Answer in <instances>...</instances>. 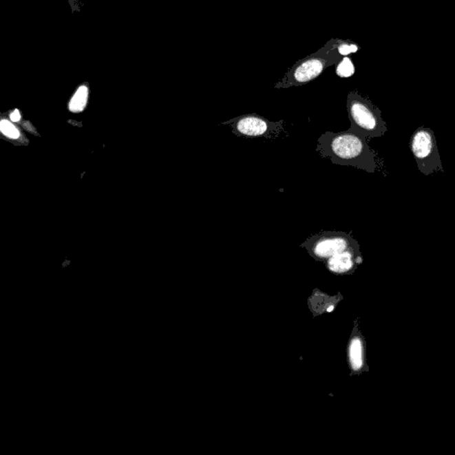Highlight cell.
<instances>
[{"label":"cell","instance_id":"obj_7","mask_svg":"<svg viewBox=\"0 0 455 455\" xmlns=\"http://www.w3.org/2000/svg\"><path fill=\"white\" fill-rule=\"evenodd\" d=\"M363 258L359 247H352L346 251L337 253L328 260V268L332 273L344 274L350 273L357 265L361 264Z\"/></svg>","mask_w":455,"mask_h":455},{"label":"cell","instance_id":"obj_2","mask_svg":"<svg viewBox=\"0 0 455 455\" xmlns=\"http://www.w3.org/2000/svg\"><path fill=\"white\" fill-rule=\"evenodd\" d=\"M335 42V39H332L315 53L298 61L285 77L275 85V88L301 87L315 81L328 67L337 65L343 56L339 54Z\"/></svg>","mask_w":455,"mask_h":455},{"label":"cell","instance_id":"obj_12","mask_svg":"<svg viewBox=\"0 0 455 455\" xmlns=\"http://www.w3.org/2000/svg\"><path fill=\"white\" fill-rule=\"evenodd\" d=\"M0 130L6 136L10 137L12 139H17L20 136L19 131L8 120H2L0 123Z\"/></svg>","mask_w":455,"mask_h":455},{"label":"cell","instance_id":"obj_13","mask_svg":"<svg viewBox=\"0 0 455 455\" xmlns=\"http://www.w3.org/2000/svg\"><path fill=\"white\" fill-rule=\"evenodd\" d=\"M10 118H11V120L13 121V122L19 121L20 118H21V115H20L19 111H18V109H14V112L11 113Z\"/></svg>","mask_w":455,"mask_h":455},{"label":"cell","instance_id":"obj_6","mask_svg":"<svg viewBox=\"0 0 455 455\" xmlns=\"http://www.w3.org/2000/svg\"><path fill=\"white\" fill-rule=\"evenodd\" d=\"M301 246L306 247L314 258L324 261L337 253L346 251L352 247H359V245L350 233L343 231H322L308 237Z\"/></svg>","mask_w":455,"mask_h":455},{"label":"cell","instance_id":"obj_11","mask_svg":"<svg viewBox=\"0 0 455 455\" xmlns=\"http://www.w3.org/2000/svg\"><path fill=\"white\" fill-rule=\"evenodd\" d=\"M355 73V67L352 61L348 56L341 58L340 62L337 64V74L341 78L351 77Z\"/></svg>","mask_w":455,"mask_h":455},{"label":"cell","instance_id":"obj_1","mask_svg":"<svg viewBox=\"0 0 455 455\" xmlns=\"http://www.w3.org/2000/svg\"><path fill=\"white\" fill-rule=\"evenodd\" d=\"M366 139L351 129L341 133L326 132L317 140V151L322 158H329L332 164L375 173L380 167L377 154Z\"/></svg>","mask_w":455,"mask_h":455},{"label":"cell","instance_id":"obj_8","mask_svg":"<svg viewBox=\"0 0 455 455\" xmlns=\"http://www.w3.org/2000/svg\"><path fill=\"white\" fill-rule=\"evenodd\" d=\"M350 360L353 370L359 371L364 365L363 361V345L359 338H354L350 346Z\"/></svg>","mask_w":455,"mask_h":455},{"label":"cell","instance_id":"obj_10","mask_svg":"<svg viewBox=\"0 0 455 455\" xmlns=\"http://www.w3.org/2000/svg\"><path fill=\"white\" fill-rule=\"evenodd\" d=\"M335 47L337 48L341 56H348L350 54L357 53L360 50L359 45L351 41L335 39Z\"/></svg>","mask_w":455,"mask_h":455},{"label":"cell","instance_id":"obj_5","mask_svg":"<svg viewBox=\"0 0 455 455\" xmlns=\"http://www.w3.org/2000/svg\"><path fill=\"white\" fill-rule=\"evenodd\" d=\"M285 122H271L266 118L255 114H246L222 122L231 127L232 133L244 138H258L273 140L284 131Z\"/></svg>","mask_w":455,"mask_h":455},{"label":"cell","instance_id":"obj_3","mask_svg":"<svg viewBox=\"0 0 455 455\" xmlns=\"http://www.w3.org/2000/svg\"><path fill=\"white\" fill-rule=\"evenodd\" d=\"M347 111L351 123L350 129L366 138H377L387 132L386 122L381 118L380 109L357 92H350L348 96Z\"/></svg>","mask_w":455,"mask_h":455},{"label":"cell","instance_id":"obj_4","mask_svg":"<svg viewBox=\"0 0 455 455\" xmlns=\"http://www.w3.org/2000/svg\"><path fill=\"white\" fill-rule=\"evenodd\" d=\"M409 147L423 175L430 176L438 171L444 172L435 134L430 128H418L411 136Z\"/></svg>","mask_w":455,"mask_h":455},{"label":"cell","instance_id":"obj_9","mask_svg":"<svg viewBox=\"0 0 455 455\" xmlns=\"http://www.w3.org/2000/svg\"><path fill=\"white\" fill-rule=\"evenodd\" d=\"M88 98V88L85 85H82L76 92L74 96L72 97L70 103V109L72 112H81L83 111L87 105Z\"/></svg>","mask_w":455,"mask_h":455}]
</instances>
